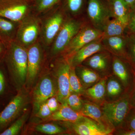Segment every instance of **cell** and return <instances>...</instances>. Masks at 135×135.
Segmentation results:
<instances>
[{"label": "cell", "instance_id": "41", "mask_svg": "<svg viewBox=\"0 0 135 135\" xmlns=\"http://www.w3.org/2000/svg\"><path fill=\"white\" fill-rule=\"evenodd\" d=\"M2 46H1V44H0V54L2 53Z\"/></svg>", "mask_w": 135, "mask_h": 135}, {"label": "cell", "instance_id": "33", "mask_svg": "<svg viewBox=\"0 0 135 135\" xmlns=\"http://www.w3.org/2000/svg\"><path fill=\"white\" fill-rule=\"evenodd\" d=\"M53 113L49 108L46 101L41 104L39 107L36 112V116L41 119H46L49 118Z\"/></svg>", "mask_w": 135, "mask_h": 135}, {"label": "cell", "instance_id": "19", "mask_svg": "<svg viewBox=\"0 0 135 135\" xmlns=\"http://www.w3.org/2000/svg\"><path fill=\"white\" fill-rule=\"evenodd\" d=\"M80 113L72 109L66 103L61 104L59 109L52 113L46 121H58L74 123L80 120L83 117Z\"/></svg>", "mask_w": 135, "mask_h": 135}, {"label": "cell", "instance_id": "35", "mask_svg": "<svg viewBox=\"0 0 135 135\" xmlns=\"http://www.w3.org/2000/svg\"><path fill=\"white\" fill-rule=\"evenodd\" d=\"M46 102L52 113L57 110L61 105L59 101L57 95L54 96L49 98Z\"/></svg>", "mask_w": 135, "mask_h": 135}, {"label": "cell", "instance_id": "27", "mask_svg": "<svg viewBox=\"0 0 135 135\" xmlns=\"http://www.w3.org/2000/svg\"><path fill=\"white\" fill-rule=\"evenodd\" d=\"M70 92L82 95L84 89L79 77L75 73V68L71 67L70 72Z\"/></svg>", "mask_w": 135, "mask_h": 135}, {"label": "cell", "instance_id": "34", "mask_svg": "<svg viewBox=\"0 0 135 135\" xmlns=\"http://www.w3.org/2000/svg\"><path fill=\"white\" fill-rule=\"evenodd\" d=\"M59 0H39L37 4L38 10L42 11L48 9L56 4Z\"/></svg>", "mask_w": 135, "mask_h": 135}, {"label": "cell", "instance_id": "32", "mask_svg": "<svg viewBox=\"0 0 135 135\" xmlns=\"http://www.w3.org/2000/svg\"><path fill=\"white\" fill-rule=\"evenodd\" d=\"M85 0H66V5L71 12L76 13L82 8Z\"/></svg>", "mask_w": 135, "mask_h": 135}, {"label": "cell", "instance_id": "11", "mask_svg": "<svg viewBox=\"0 0 135 135\" xmlns=\"http://www.w3.org/2000/svg\"><path fill=\"white\" fill-rule=\"evenodd\" d=\"M113 74L120 81L127 92H130L135 75L134 68L127 59L113 56Z\"/></svg>", "mask_w": 135, "mask_h": 135}, {"label": "cell", "instance_id": "31", "mask_svg": "<svg viewBox=\"0 0 135 135\" xmlns=\"http://www.w3.org/2000/svg\"><path fill=\"white\" fill-rule=\"evenodd\" d=\"M119 128L135 131V107H131L125 120Z\"/></svg>", "mask_w": 135, "mask_h": 135}, {"label": "cell", "instance_id": "16", "mask_svg": "<svg viewBox=\"0 0 135 135\" xmlns=\"http://www.w3.org/2000/svg\"><path fill=\"white\" fill-rule=\"evenodd\" d=\"M102 41L105 50L113 55L128 60V35L127 32L123 35L103 37Z\"/></svg>", "mask_w": 135, "mask_h": 135}, {"label": "cell", "instance_id": "15", "mask_svg": "<svg viewBox=\"0 0 135 135\" xmlns=\"http://www.w3.org/2000/svg\"><path fill=\"white\" fill-rule=\"evenodd\" d=\"M102 38L88 44L67 58L71 67L75 68L95 53L106 50L102 42Z\"/></svg>", "mask_w": 135, "mask_h": 135}, {"label": "cell", "instance_id": "30", "mask_svg": "<svg viewBox=\"0 0 135 135\" xmlns=\"http://www.w3.org/2000/svg\"><path fill=\"white\" fill-rule=\"evenodd\" d=\"M15 29L14 22L0 17V34L9 36L15 31Z\"/></svg>", "mask_w": 135, "mask_h": 135}, {"label": "cell", "instance_id": "8", "mask_svg": "<svg viewBox=\"0 0 135 135\" xmlns=\"http://www.w3.org/2000/svg\"><path fill=\"white\" fill-rule=\"evenodd\" d=\"M29 6L26 0H0V17L14 22L27 16Z\"/></svg>", "mask_w": 135, "mask_h": 135}, {"label": "cell", "instance_id": "29", "mask_svg": "<svg viewBox=\"0 0 135 135\" xmlns=\"http://www.w3.org/2000/svg\"><path fill=\"white\" fill-rule=\"evenodd\" d=\"M81 95L71 93L66 99V103L73 110L80 113L83 105V100Z\"/></svg>", "mask_w": 135, "mask_h": 135}, {"label": "cell", "instance_id": "25", "mask_svg": "<svg viewBox=\"0 0 135 135\" xmlns=\"http://www.w3.org/2000/svg\"><path fill=\"white\" fill-rule=\"evenodd\" d=\"M35 130L41 133L48 135H55L65 133V130L60 126L53 123H44L38 124Z\"/></svg>", "mask_w": 135, "mask_h": 135}, {"label": "cell", "instance_id": "7", "mask_svg": "<svg viewBox=\"0 0 135 135\" xmlns=\"http://www.w3.org/2000/svg\"><path fill=\"white\" fill-rule=\"evenodd\" d=\"M87 12L93 26L103 32L112 17L109 2L103 0H88Z\"/></svg>", "mask_w": 135, "mask_h": 135}, {"label": "cell", "instance_id": "14", "mask_svg": "<svg viewBox=\"0 0 135 135\" xmlns=\"http://www.w3.org/2000/svg\"><path fill=\"white\" fill-rule=\"evenodd\" d=\"M68 123L73 131L77 135H109L113 134L114 131L85 116L75 123Z\"/></svg>", "mask_w": 135, "mask_h": 135}, {"label": "cell", "instance_id": "28", "mask_svg": "<svg viewBox=\"0 0 135 135\" xmlns=\"http://www.w3.org/2000/svg\"><path fill=\"white\" fill-rule=\"evenodd\" d=\"M128 35L127 59L135 68V33L127 31Z\"/></svg>", "mask_w": 135, "mask_h": 135}, {"label": "cell", "instance_id": "40", "mask_svg": "<svg viewBox=\"0 0 135 135\" xmlns=\"http://www.w3.org/2000/svg\"><path fill=\"white\" fill-rule=\"evenodd\" d=\"M131 9L135 7V0H125Z\"/></svg>", "mask_w": 135, "mask_h": 135}, {"label": "cell", "instance_id": "18", "mask_svg": "<svg viewBox=\"0 0 135 135\" xmlns=\"http://www.w3.org/2000/svg\"><path fill=\"white\" fill-rule=\"evenodd\" d=\"M83 105L80 113L88 117L105 127L114 129L111 125L103 112L101 106L89 99H83Z\"/></svg>", "mask_w": 135, "mask_h": 135}, {"label": "cell", "instance_id": "4", "mask_svg": "<svg viewBox=\"0 0 135 135\" xmlns=\"http://www.w3.org/2000/svg\"><path fill=\"white\" fill-rule=\"evenodd\" d=\"M103 32L94 26H83L63 52V56L69 58L83 46L103 38Z\"/></svg>", "mask_w": 135, "mask_h": 135}, {"label": "cell", "instance_id": "24", "mask_svg": "<svg viewBox=\"0 0 135 135\" xmlns=\"http://www.w3.org/2000/svg\"><path fill=\"white\" fill-rule=\"evenodd\" d=\"M127 26L118 20H110L103 30V37L123 35L127 32Z\"/></svg>", "mask_w": 135, "mask_h": 135}, {"label": "cell", "instance_id": "37", "mask_svg": "<svg viewBox=\"0 0 135 135\" xmlns=\"http://www.w3.org/2000/svg\"><path fill=\"white\" fill-rule=\"evenodd\" d=\"M113 134L118 135H135V131L127 129L119 128L114 129Z\"/></svg>", "mask_w": 135, "mask_h": 135}, {"label": "cell", "instance_id": "20", "mask_svg": "<svg viewBox=\"0 0 135 135\" xmlns=\"http://www.w3.org/2000/svg\"><path fill=\"white\" fill-rule=\"evenodd\" d=\"M107 77L102 78L92 86L84 90L82 95L89 100L101 105L105 101Z\"/></svg>", "mask_w": 135, "mask_h": 135}, {"label": "cell", "instance_id": "3", "mask_svg": "<svg viewBox=\"0 0 135 135\" xmlns=\"http://www.w3.org/2000/svg\"><path fill=\"white\" fill-rule=\"evenodd\" d=\"M83 26L78 20L70 19L64 22L53 41L51 53L53 56L63 53L71 40Z\"/></svg>", "mask_w": 135, "mask_h": 135}, {"label": "cell", "instance_id": "43", "mask_svg": "<svg viewBox=\"0 0 135 135\" xmlns=\"http://www.w3.org/2000/svg\"><path fill=\"white\" fill-rule=\"evenodd\" d=\"M134 71H135V68H134Z\"/></svg>", "mask_w": 135, "mask_h": 135}, {"label": "cell", "instance_id": "2", "mask_svg": "<svg viewBox=\"0 0 135 135\" xmlns=\"http://www.w3.org/2000/svg\"><path fill=\"white\" fill-rule=\"evenodd\" d=\"M129 92H126L116 101H105L100 105L104 114L114 129L121 126L131 107Z\"/></svg>", "mask_w": 135, "mask_h": 135}, {"label": "cell", "instance_id": "13", "mask_svg": "<svg viewBox=\"0 0 135 135\" xmlns=\"http://www.w3.org/2000/svg\"><path fill=\"white\" fill-rule=\"evenodd\" d=\"M27 70L25 84L30 87L34 84L40 73L42 58V50L38 42H35L27 49Z\"/></svg>", "mask_w": 135, "mask_h": 135}, {"label": "cell", "instance_id": "22", "mask_svg": "<svg viewBox=\"0 0 135 135\" xmlns=\"http://www.w3.org/2000/svg\"><path fill=\"white\" fill-rule=\"evenodd\" d=\"M112 17L127 26L131 9L125 0H108Z\"/></svg>", "mask_w": 135, "mask_h": 135}, {"label": "cell", "instance_id": "26", "mask_svg": "<svg viewBox=\"0 0 135 135\" xmlns=\"http://www.w3.org/2000/svg\"><path fill=\"white\" fill-rule=\"evenodd\" d=\"M29 113L26 112L23 114L10 127L0 134L1 135H16L19 133L27 118Z\"/></svg>", "mask_w": 135, "mask_h": 135}, {"label": "cell", "instance_id": "10", "mask_svg": "<svg viewBox=\"0 0 135 135\" xmlns=\"http://www.w3.org/2000/svg\"><path fill=\"white\" fill-rule=\"evenodd\" d=\"M113 55L105 50L94 54L83 62V65L94 70L103 78L113 74Z\"/></svg>", "mask_w": 135, "mask_h": 135}, {"label": "cell", "instance_id": "21", "mask_svg": "<svg viewBox=\"0 0 135 135\" xmlns=\"http://www.w3.org/2000/svg\"><path fill=\"white\" fill-rule=\"evenodd\" d=\"M105 101H116L127 92L123 84L113 74L108 77L106 81Z\"/></svg>", "mask_w": 135, "mask_h": 135}, {"label": "cell", "instance_id": "9", "mask_svg": "<svg viewBox=\"0 0 135 135\" xmlns=\"http://www.w3.org/2000/svg\"><path fill=\"white\" fill-rule=\"evenodd\" d=\"M20 22L17 41L27 48L36 42L40 32V23L36 18L28 16Z\"/></svg>", "mask_w": 135, "mask_h": 135}, {"label": "cell", "instance_id": "39", "mask_svg": "<svg viewBox=\"0 0 135 135\" xmlns=\"http://www.w3.org/2000/svg\"><path fill=\"white\" fill-rule=\"evenodd\" d=\"M5 88V80L2 72L0 70V94L4 91Z\"/></svg>", "mask_w": 135, "mask_h": 135}, {"label": "cell", "instance_id": "23", "mask_svg": "<svg viewBox=\"0 0 135 135\" xmlns=\"http://www.w3.org/2000/svg\"><path fill=\"white\" fill-rule=\"evenodd\" d=\"M74 68L84 90L92 86L102 79L97 73L83 65Z\"/></svg>", "mask_w": 135, "mask_h": 135}, {"label": "cell", "instance_id": "36", "mask_svg": "<svg viewBox=\"0 0 135 135\" xmlns=\"http://www.w3.org/2000/svg\"><path fill=\"white\" fill-rule=\"evenodd\" d=\"M127 29V31L135 33V7L131 10Z\"/></svg>", "mask_w": 135, "mask_h": 135}, {"label": "cell", "instance_id": "5", "mask_svg": "<svg viewBox=\"0 0 135 135\" xmlns=\"http://www.w3.org/2000/svg\"><path fill=\"white\" fill-rule=\"evenodd\" d=\"M70 69L68 59L64 57L57 61L55 67V76L57 88V97L61 104L66 103L71 93L69 81Z\"/></svg>", "mask_w": 135, "mask_h": 135}, {"label": "cell", "instance_id": "6", "mask_svg": "<svg viewBox=\"0 0 135 135\" xmlns=\"http://www.w3.org/2000/svg\"><path fill=\"white\" fill-rule=\"evenodd\" d=\"M57 92L56 79L49 74L42 77L36 84L33 94V109L35 113L42 104L51 97L57 95Z\"/></svg>", "mask_w": 135, "mask_h": 135}, {"label": "cell", "instance_id": "44", "mask_svg": "<svg viewBox=\"0 0 135 135\" xmlns=\"http://www.w3.org/2000/svg\"></svg>", "mask_w": 135, "mask_h": 135}, {"label": "cell", "instance_id": "17", "mask_svg": "<svg viewBox=\"0 0 135 135\" xmlns=\"http://www.w3.org/2000/svg\"><path fill=\"white\" fill-rule=\"evenodd\" d=\"M64 22V17L59 12L53 14L46 20L42 31V40L45 44L48 45L53 42Z\"/></svg>", "mask_w": 135, "mask_h": 135}, {"label": "cell", "instance_id": "12", "mask_svg": "<svg viewBox=\"0 0 135 135\" xmlns=\"http://www.w3.org/2000/svg\"><path fill=\"white\" fill-rule=\"evenodd\" d=\"M28 101L27 94L25 91L20 90L0 113V126H6L14 120L20 114Z\"/></svg>", "mask_w": 135, "mask_h": 135}, {"label": "cell", "instance_id": "42", "mask_svg": "<svg viewBox=\"0 0 135 135\" xmlns=\"http://www.w3.org/2000/svg\"><path fill=\"white\" fill-rule=\"evenodd\" d=\"M2 38L1 36H0V42H1V41H2Z\"/></svg>", "mask_w": 135, "mask_h": 135}, {"label": "cell", "instance_id": "1", "mask_svg": "<svg viewBox=\"0 0 135 135\" xmlns=\"http://www.w3.org/2000/svg\"><path fill=\"white\" fill-rule=\"evenodd\" d=\"M11 69L16 86L18 90L26 82L27 70V49L18 42L11 43L9 51Z\"/></svg>", "mask_w": 135, "mask_h": 135}, {"label": "cell", "instance_id": "38", "mask_svg": "<svg viewBox=\"0 0 135 135\" xmlns=\"http://www.w3.org/2000/svg\"><path fill=\"white\" fill-rule=\"evenodd\" d=\"M129 100L131 107H135V75L132 89L129 92Z\"/></svg>", "mask_w": 135, "mask_h": 135}]
</instances>
